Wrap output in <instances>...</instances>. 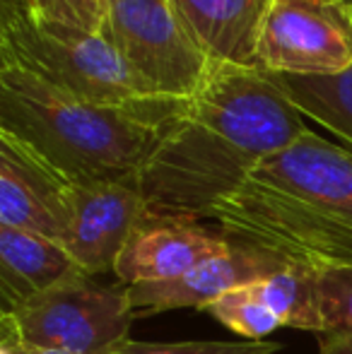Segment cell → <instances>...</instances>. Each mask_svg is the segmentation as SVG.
<instances>
[{
	"instance_id": "cell-1",
	"label": "cell",
	"mask_w": 352,
	"mask_h": 354,
	"mask_svg": "<svg viewBox=\"0 0 352 354\" xmlns=\"http://www.w3.org/2000/svg\"><path fill=\"white\" fill-rule=\"evenodd\" d=\"M306 131L270 73L212 61L140 171L147 212L210 217L263 159Z\"/></svg>"
},
{
	"instance_id": "cell-2",
	"label": "cell",
	"mask_w": 352,
	"mask_h": 354,
	"mask_svg": "<svg viewBox=\"0 0 352 354\" xmlns=\"http://www.w3.org/2000/svg\"><path fill=\"white\" fill-rule=\"evenodd\" d=\"M230 241L285 263L352 268V149L306 131L210 210Z\"/></svg>"
},
{
	"instance_id": "cell-3",
	"label": "cell",
	"mask_w": 352,
	"mask_h": 354,
	"mask_svg": "<svg viewBox=\"0 0 352 354\" xmlns=\"http://www.w3.org/2000/svg\"><path fill=\"white\" fill-rule=\"evenodd\" d=\"M181 104H94L17 66H0V131L22 140L71 183L140 178Z\"/></svg>"
},
{
	"instance_id": "cell-4",
	"label": "cell",
	"mask_w": 352,
	"mask_h": 354,
	"mask_svg": "<svg viewBox=\"0 0 352 354\" xmlns=\"http://www.w3.org/2000/svg\"><path fill=\"white\" fill-rule=\"evenodd\" d=\"M0 66L94 104H145L162 99L102 37L37 17L27 0H0Z\"/></svg>"
},
{
	"instance_id": "cell-5",
	"label": "cell",
	"mask_w": 352,
	"mask_h": 354,
	"mask_svg": "<svg viewBox=\"0 0 352 354\" xmlns=\"http://www.w3.org/2000/svg\"><path fill=\"white\" fill-rule=\"evenodd\" d=\"M133 321L126 284H99L92 275L0 313L3 335L61 354H113L131 340Z\"/></svg>"
},
{
	"instance_id": "cell-6",
	"label": "cell",
	"mask_w": 352,
	"mask_h": 354,
	"mask_svg": "<svg viewBox=\"0 0 352 354\" xmlns=\"http://www.w3.org/2000/svg\"><path fill=\"white\" fill-rule=\"evenodd\" d=\"M102 37L162 99H191L210 71L172 0H106Z\"/></svg>"
},
{
	"instance_id": "cell-7",
	"label": "cell",
	"mask_w": 352,
	"mask_h": 354,
	"mask_svg": "<svg viewBox=\"0 0 352 354\" xmlns=\"http://www.w3.org/2000/svg\"><path fill=\"white\" fill-rule=\"evenodd\" d=\"M261 71L282 77H331L352 68L348 0H272L256 44Z\"/></svg>"
},
{
	"instance_id": "cell-8",
	"label": "cell",
	"mask_w": 352,
	"mask_h": 354,
	"mask_svg": "<svg viewBox=\"0 0 352 354\" xmlns=\"http://www.w3.org/2000/svg\"><path fill=\"white\" fill-rule=\"evenodd\" d=\"M145 212L147 205L138 178L73 183L71 224L63 246L87 275L113 272L118 256Z\"/></svg>"
},
{
	"instance_id": "cell-9",
	"label": "cell",
	"mask_w": 352,
	"mask_h": 354,
	"mask_svg": "<svg viewBox=\"0 0 352 354\" xmlns=\"http://www.w3.org/2000/svg\"><path fill=\"white\" fill-rule=\"evenodd\" d=\"M71 186L34 149L0 131V224L66 243Z\"/></svg>"
},
{
	"instance_id": "cell-10",
	"label": "cell",
	"mask_w": 352,
	"mask_h": 354,
	"mask_svg": "<svg viewBox=\"0 0 352 354\" xmlns=\"http://www.w3.org/2000/svg\"><path fill=\"white\" fill-rule=\"evenodd\" d=\"M232 246L225 234L203 227L201 219L145 212L118 256L113 275L126 287L176 280Z\"/></svg>"
},
{
	"instance_id": "cell-11",
	"label": "cell",
	"mask_w": 352,
	"mask_h": 354,
	"mask_svg": "<svg viewBox=\"0 0 352 354\" xmlns=\"http://www.w3.org/2000/svg\"><path fill=\"white\" fill-rule=\"evenodd\" d=\"M285 266H290V263L270 256L261 248L234 243L227 253L201 263L176 280L133 284V287H128V299H131V308L136 318L188 306L203 311L207 304L220 299L222 294L266 280V277L280 272Z\"/></svg>"
},
{
	"instance_id": "cell-12",
	"label": "cell",
	"mask_w": 352,
	"mask_h": 354,
	"mask_svg": "<svg viewBox=\"0 0 352 354\" xmlns=\"http://www.w3.org/2000/svg\"><path fill=\"white\" fill-rule=\"evenodd\" d=\"M80 275L61 241L0 224V313Z\"/></svg>"
},
{
	"instance_id": "cell-13",
	"label": "cell",
	"mask_w": 352,
	"mask_h": 354,
	"mask_svg": "<svg viewBox=\"0 0 352 354\" xmlns=\"http://www.w3.org/2000/svg\"><path fill=\"white\" fill-rule=\"evenodd\" d=\"M210 61L259 68L256 44L272 0H172Z\"/></svg>"
},
{
	"instance_id": "cell-14",
	"label": "cell",
	"mask_w": 352,
	"mask_h": 354,
	"mask_svg": "<svg viewBox=\"0 0 352 354\" xmlns=\"http://www.w3.org/2000/svg\"><path fill=\"white\" fill-rule=\"evenodd\" d=\"M285 97L352 147V68L331 77H282L272 75Z\"/></svg>"
},
{
	"instance_id": "cell-15",
	"label": "cell",
	"mask_w": 352,
	"mask_h": 354,
	"mask_svg": "<svg viewBox=\"0 0 352 354\" xmlns=\"http://www.w3.org/2000/svg\"><path fill=\"white\" fill-rule=\"evenodd\" d=\"M259 297L275 311L282 326L319 335L324 326L321 316L319 272L314 268L290 263L280 272L254 284Z\"/></svg>"
},
{
	"instance_id": "cell-16",
	"label": "cell",
	"mask_w": 352,
	"mask_h": 354,
	"mask_svg": "<svg viewBox=\"0 0 352 354\" xmlns=\"http://www.w3.org/2000/svg\"><path fill=\"white\" fill-rule=\"evenodd\" d=\"M319 272L324 326L316 335L319 354H352V268Z\"/></svg>"
},
{
	"instance_id": "cell-17",
	"label": "cell",
	"mask_w": 352,
	"mask_h": 354,
	"mask_svg": "<svg viewBox=\"0 0 352 354\" xmlns=\"http://www.w3.org/2000/svg\"><path fill=\"white\" fill-rule=\"evenodd\" d=\"M254 284L237 287L232 292L222 294L220 299L207 304L203 311L210 313L215 321H220L230 330L239 333L246 340L263 342V337L275 333L277 328H282V323L275 316V311L259 297Z\"/></svg>"
},
{
	"instance_id": "cell-18",
	"label": "cell",
	"mask_w": 352,
	"mask_h": 354,
	"mask_svg": "<svg viewBox=\"0 0 352 354\" xmlns=\"http://www.w3.org/2000/svg\"><path fill=\"white\" fill-rule=\"evenodd\" d=\"M32 10L44 22L102 34L106 22V0H32Z\"/></svg>"
},
{
	"instance_id": "cell-19",
	"label": "cell",
	"mask_w": 352,
	"mask_h": 354,
	"mask_svg": "<svg viewBox=\"0 0 352 354\" xmlns=\"http://www.w3.org/2000/svg\"><path fill=\"white\" fill-rule=\"evenodd\" d=\"M277 342H220V340H196V342H136L128 340L113 354H277Z\"/></svg>"
},
{
	"instance_id": "cell-20",
	"label": "cell",
	"mask_w": 352,
	"mask_h": 354,
	"mask_svg": "<svg viewBox=\"0 0 352 354\" xmlns=\"http://www.w3.org/2000/svg\"><path fill=\"white\" fill-rule=\"evenodd\" d=\"M8 337V335H5ZM10 340L17 345V352L19 354H61V352H51V350H41V347H32V345H24V342H19V340H15V337H10Z\"/></svg>"
},
{
	"instance_id": "cell-21",
	"label": "cell",
	"mask_w": 352,
	"mask_h": 354,
	"mask_svg": "<svg viewBox=\"0 0 352 354\" xmlns=\"http://www.w3.org/2000/svg\"><path fill=\"white\" fill-rule=\"evenodd\" d=\"M0 354H19L17 352V345H15L10 337L3 335V342H0Z\"/></svg>"
},
{
	"instance_id": "cell-22",
	"label": "cell",
	"mask_w": 352,
	"mask_h": 354,
	"mask_svg": "<svg viewBox=\"0 0 352 354\" xmlns=\"http://www.w3.org/2000/svg\"><path fill=\"white\" fill-rule=\"evenodd\" d=\"M27 3H29V5H32V0H27Z\"/></svg>"
},
{
	"instance_id": "cell-23",
	"label": "cell",
	"mask_w": 352,
	"mask_h": 354,
	"mask_svg": "<svg viewBox=\"0 0 352 354\" xmlns=\"http://www.w3.org/2000/svg\"><path fill=\"white\" fill-rule=\"evenodd\" d=\"M348 3H350V5H352V0H348Z\"/></svg>"
}]
</instances>
